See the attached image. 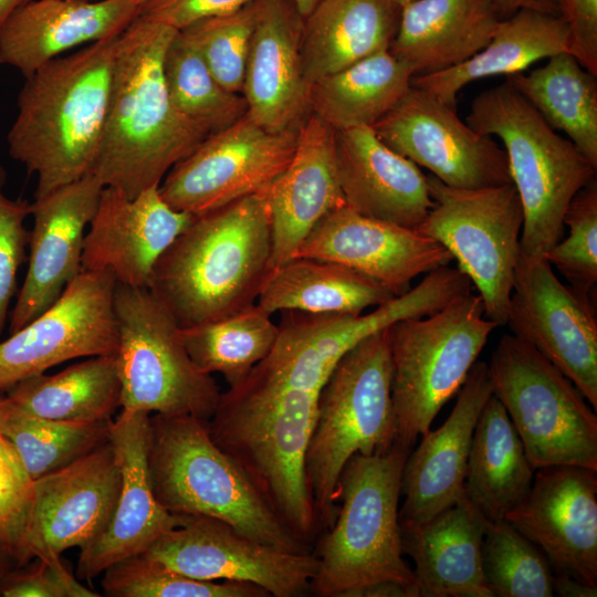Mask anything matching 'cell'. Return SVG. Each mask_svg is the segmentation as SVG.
I'll return each instance as SVG.
<instances>
[{
  "label": "cell",
  "mask_w": 597,
  "mask_h": 597,
  "mask_svg": "<svg viewBox=\"0 0 597 597\" xmlns=\"http://www.w3.org/2000/svg\"><path fill=\"white\" fill-rule=\"evenodd\" d=\"M178 30L139 14L122 33L106 123L90 174L129 198L211 135L174 105L164 57Z\"/></svg>",
  "instance_id": "obj_1"
},
{
  "label": "cell",
  "mask_w": 597,
  "mask_h": 597,
  "mask_svg": "<svg viewBox=\"0 0 597 597\" xmlns=\"http://www.w3.org/2000/svg\"><path fill=\"white\" fill-rule=\"evenodd\" d=\"M121 35L42 65L18 96L8 150L36 177L34 198L91 172L112 95Z\"/></svg>",
  "instance_id": "obj_2"
},
{
  "label": "cell",
  "mask_w": 597,
  "mask_h": 597,
  "mask_svg": "<svg viewBox=\"0 0 597 597\" xmlns=\"http://www.w3.org/2000/svg\"><path fill=\"white\" fill-rule=\"evenodd\" d=\"M266 192L195 216L156 263L149 290L181 328L256 303L270 271Z\"/></svg>",
  "instance_id": "obj_3"
},
{
  "label": "cell",
  "mask_w": 597,
  "mask_h": 597,
  "mask_svg": "<svg viewBox=\"0 0 597 597\" xmlns=\"http://www.w3.org/2000/svg\"><path fill=\"white\" fill-rule=\"evenodd\" d=\"M318 392L229 388L207 421L214 443L242 469L302 542L322 528L307 483L306 452Z\"/></svg>",
  "instance_id": "obj_4"
},
{
  "label": "cell",
  "mask_w": 597,
  "mask_h": 597,
  "mask_svg": "<svg viewBox=\"0 0 597 597\" xmlns=\"http://www.w3.org/2000/svg\"><path fill=\"white\" fill-rule=\"evenodd\" d=\"M410 450L395 442L383 453L354 454L344 465L337 482L338 512L315 554L314 595L353 597L384 580L417 585L402 557L399 524L402 470Z\"/></svg>",
  "instance_id": "obj_5"
},
{
  "label": "cell",
  "mask_w": 597,
  "mask_h": 597,
  "mask_svg": "<svg viewBox=\"0 0 597 597\" xmlns=\"http://www.w3.org/2000/svg\"><path fill=\"white\" fill-rule=\"evenodd\" d=\"M208 420L150 416L149 471L157 501L176 515H203L259 543L310 553L277 517L242 469L212 440Z\"/></svg>",
  "instance_id": "obj_6"
},
{
  "label": "cell",
  "mask_w": 597,
  "mask_h": 597,
  "mask_svg": "<svg viewBox=\"0 0 597 597\" xmlns=\"http://www.w3.org/2000/svg\"><path fill=\"white\" fill-rule=\"evenodd\" d=\"M465 122L501 139L524 213L521 253L544 256L563 238L567 207L597 167L506 81L476 95Z\"/></svg>",
  "instance_id": "obj_7"
},
{
  "label": "cell",
  "mask_w": 597,
  "mask_h": 597,
  "mask_svg": "<svg viewBox=\"0 0 597 597\" xmlns=\"http://www.w3.org/2000/svg\"><path fill=\"white\" fill-rule=\"evenodd\" d=\"M389 327L348 350L318 392L306 476L325 531L338 512L337 482L347 461L386 452L396 442Z\"/></svg>",
  "instance_id": "obj_8"
},
{
  "label": "cell",
  "mask_w": 597,
  "mask_h": 597,
  "mask_svg": "<svg viewBox=\"0 0 597 597\" xmlns=\"http://www.w3.org/2000/svg\"><path fill=\"white\" fill-rule=\"evenodd\" d=\"M471 286L459 269L446 265L368 314L281 312L272 350L232 388L320 392L339 359L363 339L401 320L433 314Z\"/></svg>",
  "instance_id": "obj_9"
},
{
  "label": "cell",
  "mask_w": 597,
  "mask_h": 597,
  "mask_svg": "<svg viewBox=\"0 0 597 597\" xmlns=\"http://www.w3.org/2000/svg\"><path fill=\"white\" fill-rule=\"evenodd\" d=\"M498 325L471 292L389 327L396 442L412 448L457 394Z\"/></svg>",
  "instance_id": "obj_10"
},
{
  "label": "cell",
  "mask_w": 597,
  "mask_h": 597,
  "mask_svg": "<svg viewBox=\"0 0 597 597\" xmlns=\"http://www.w3.org/2000/svg\"><path fill=\"white\" fill-rule=\"evenodd\" d=\"M492 392L505 408L534 470H597V416L579 389L531 344L506 334L488 365Z\"/></svg>",
  "instance_id": "obj_11"
},
{
  "label": "cell",
  "mask_w": 597,
  "mask_h": 597,
  "mask_svg": "<svg viewBox=\"0 0 597 597\" xmlns=\"http://www.w3.org/2000/svg\"><path fill=\"white\" fill-rule=\"evenodd\" d=\"M114 312L121 408L209 420L222 392L191 360L166 306L147 287L116 284Z\"/></svg>",
  "instance_id": "obj_12"
},
{
  "label": "cell",
  "mask_w": 597,
  "mask_h": 597,
  "mask_svg": "<svg viewBox=\"0 0 597 597\" xmlns=\"http://www.w3.org/2000/svg\"><path fill=\"white\" fill-rule=\"evenodd\" d=\"M427 181L433 206L416 229L457 260L476 287L485 316L506 325L524 222L514 185L455 188L432 175Z\"/></svg>",
  "instance_id": "obj_13"
},
{
  "label": "cell",
  "mask_w": 597,
  "mask_h": 597,
  "mask_svg": "<svg viewBox=\"0 0 597 597\" xmlns=\"http://www.w3.org/2000/svg\"><path fill=\"white\" fill-rule=\"evenodd\" d=\"M298 127L273 133L247 112L172 166L159 191L170 207L193 216L263 192L290 164Z\"/></svg>",
  "instance_id": "obj_14"
},
{
  "label": "cell",
  "mask_w": 597,
  "mask_h": 597,
  "mask_svg": "<svg viewBox=\"0 0 597 597\" xmlns=\"http://www.w3.org/2000/svg\"><path fill=\"white\" fill-rule=\"evenodd\" d=\"M506 325L558 368L596 410L595 295L561 282L545 256L521 253Z\"/></svg>",
  "instance_id": "obj_15"
},
{
  "label": "cell",
  "mask_w": 597,
  "mask_h": 597,
  "mask_svg": "<svg viewBox=\"0 0 597 597\" xmlns=\"http://www.w3.org/2000/svg\"><path fill=\"white\" fill-rule=\"evenodd\" d=\"M115 286L109 273L82 270L50 307L0 342V394L61 363L116 354Z\"/></svg>",
  "instance_id": "obj_16"
},
{
  "label": "cell",
  "mask_w": 597,
  "mask_h": 597,
  "mask_svg": "<svg viewBox=\"0 0 597 597\" xmlns=\"http://www.w3.org/2000/svg\"><path fill=\"white\" fill-rule=\"evenodd\" d=\"M143 554L187 577L253 584L273 597L311 591L318 568L311 552H287L259 543L203 515H180L179 524Z\"/></svg>",
  "instance_id": "obj_17"
},
{
  "label": "cell",
  "mask_w": 597,
  "mask_h": 597,
  "mask_svg": "<svg viewBox=\"0 0 597 597\" xmlns=\"http://www.w3.org/2000/svg\"><path fill=\"white\" fill-rule=\"evenodd\" d=\"M371 128L389 148L443 184L476 189L510 184L505 150L431 93L410 86Z\"/></svg>",
  "instance_id": "obj_18"
},
{
  "label": "cell",
  "mask_w": 597,
  "mask_h": 597,
  "mask_svg": "<svg viewBox=\"0 0 597 597\" xmlns=\"http://www.w3.org/2000/svg\"><path fill=\"white\" fill-rule=\"evenodd\" d=\"M505 520L542 549L558 574L597 586V470H535L530 492Z\"/></svg>",
  "instance_id": "obj_19"
},
{
  "label": "cell",
  "mask_w": 597,
  "mask_h": 597,
  "mask_svg": "<svg viewBox=\"0 0 597 597\" xmlns=\"http://www.w3.org/2000/svg\"><path fill=\"white\" fill-rule=\"evenodd\" d=\"M121 471L109 440L33 481L31 549L44 562L88 547L107 527L121 491Z\"/></svg>",
  "instance_id": "obj_20"
},
{
  "label": "cell",
  "mask_w": 597,
  "mask_h": 597,
  "mask_svg": "<svg viewBox=\"0 0 597 597\" xmlns=\"http://www.w3.org/2000/svg\"><path fill=\"white\" fill-rule=\"evenodd\" d=\"M193 218L170 207L159 186L134 198L104 187L84 237L82 270L107 272L116 284L148 289L156 263Z\"/></svg>",
  "instance_id": "obj_21"
},
{
  "label": "cell",
  "mask_w": 597,
  "mask_h": 597,
  "mask_svg": "<svg viewBox=\"0 0 597 597\" xmlns=\"http://www.w3.org/2000/svg\"><path fill=\"white\" fill-rule=\"evenodd\" d=\"M295 256L347 265L377 281L395 296L408 292L415 277L453 260L442 244L417 229L365 217L346 206L324 216Z\"/></svg>",
  "instance_id": "obj_22"
},
{
  "label": "cell",
  "mask_w": 597,
  "mask_h": 597,
  "mask_svg": "<svg viewBox=\"0 0 597 597\" xmlns=\"http://www.w3.org/2000/svg\"><path fill=\"white\" fill-rule=\"evenodd\" d=\"M108 440L121 471V491L107 527L80 553V579L92 580L115 563L145 553L180 522V515L168 512L154 494L148 461L150 413L122 409L109 423Z\"/></svg>",
  "instance_id": "obj_23"
},
{
  "label": "cell",
  "mask_w": 597,
  "mask_h": 597,
  "mask_svg": "<svg viewBox=\"0 0 597 597\" xmlns=\"http://www.w3.org/2000/svg\"><path fill=\"white\" fill-rule=\"evenodd\" d=\"M103 188L87 174L34 198L28 269L10 312V334L50 307L82 271L84 237Z\"/></svg>",
  "instance_id": "obj_24"
},
{
  "label": "cell",
  "mask_w": 597,
  "mask_h": 597,
  "mask_svg": "<svg viewBox=\"0 0 597 597\" xmlns=\"http://www.w3.org/2000/svg\"><path fill=\"white\" fill-rule=\"evenodd\" d=\"M489 366L475 362L442 426L409 452L401 478L400 526H416L464 496L467 463L479 416L492 395Z\"/></svg>",
  "instance_id": "obj_25"
},
{
  "label": "cell",
  "mask_w": 597,
  "mask_h": 597,
  "mask_svg": "<svg viewBox=\"0 0 597 597\" xmlns=\"http://www.w3.org/2000/svg\"><path fill=\"white\" fill-rule=\"evenodd\" d=\"M256 2L242 96L254 122L280 133L298 127L311 113L301 54L304 18L292 0Z\"/></svg>",
  "instance_id": "obj_26"
},
{
  "label": "cell",
  "mask_w": 597,
  "mask_h": 597,
  "mask_svg": "<svg viewBox=\"0 0 597 597\" xmlns=\"http://www.w3.org/2000/svg\"><path fill=\"white\" fill-rule=\"evenodd\" d=\"M265 192L271 221V271L295 255L324 216L346 206L336 169L335 130L310 113L298 127L290 164Z\"/></svg>",
  "instance_id": "obj_27"
},
{
  "label": "cell",
  "mask_w": 597,
  "mask_h": 597,
  "mask_svg": "<svg viewBox=\"0 0 597 597\" xmlns=\"http://www.w3.org/2000/svg\"><path fill=\"white\" fill-rule=\"evenodd\" d=\"M140 12L136 0H30L0 31V64L25 78L73 49L122 34Z\"/></svg>",
  "instance_id": "obj_28"
},
{
  "label": "cell",
  "mask_w": 597,
  "mask_h": 597,
  "mask_svg": "<svg viewBox=\"0 0 597 597\" xmlns=\"http://www.w3.org/2000/svg\"><path fill=\"white\" fill-rule=\"evenodd\" d=\"M335 160L346 207L359 214L416 229L433 206L427 175L371 127L335 132Z\"/></svg>",
  "instance_id": "obj_29"
},
{
  "label": "cell",
  "mask_w": 597,
  "mask_h": 597,
  "mask_svg": "<svg viewBox=\"0 0 597 597\" xmlns=\"http://www.w3.org/2000/svg\"><path fill=\"white\" fill-rule=\"evenodd\" d=\"M488 520L467 499L416 526H400L420 597H493L482 572Z\"/></svg>",
  "instance_id": "obj_30"
},
{
  "label": "cell",
  "mask_w": 597,
  "mask_h": 597,
  "mask_svg": "<svg viewBox=\"0 0 597 597\" xmlns=\"http://www.w3.org/2000/svg\"><path fill=\"white\" fill-rule=\"evenodd\" d=\"M501 15L492 0H407L389 51L415 76L441 72L481 51Z\"/></svg>",
  "instance_id": "obj_31"
},
{
  "label": "cell",
  "mask_w": 597,
  "mask_h": 597,
  "mask_svg": "<svg viewBox=\"0 0 597 597\" xmlns=\"http://www.w3.org/2000/svg\"><path fill=\"white\" fill-rule=\"evenodd\" d=\"M402 0H322L304 19L301 54L306 82L389 50Z\"/></svg>",
  "instance_id": "obj_32"
},
{
  "label": "cell",
  "mask_w": 597,
  "mask_h": 597,
  "mask_svg": "<svg viewBox=\"0 0 597 597\" xmlns=\"http://www.w3.org/2000/svg\"><path fill=\"white\" fill-rule=\"evenodd\" d=\"M570 52V34L562 15L519 10L501 20L489 43L448 70L412 77L411 85L455 107L458 93L473 81L523 72L536 61Z\"/></svg>",
  "instance_id": "obj_33"
},
{
  "label": "cell",
  "mask_w": 597,
  "mask_h": 597,
  "mask_svg": "<svg viewBox=\"0 0 597 597\" xmlns=\"http://www.w3.org/2000/svg\"><path fill=\"white\" fill-rule=\"evenodd\" d=\"M535 470L507 412L492 394L476 421L464 480L467 499L490 522L526 498Z\"/></svg>",
  "instance_id": "obj_34"
},
{
  "label": "cell",
  "mask_w": 597,
  "mask_h": 597,
  "mask_svg": "<svg viewBox=\"0 0 597 597\" xmlns=\"http://www.w3.org/2000/svg\"><path fill=\"white\" fill-rule=\"evenodd\" d=\"M395 297L371 277L337 262L295 256L271 270L256 305L268 314H360Z\"/></svg>",
  "instance_id": "obj_35"
},
{
  "label": "cell",
  "mask_w": 597,
  "mask_h": 597,
  "mask_svg": "<svg viewBox=\"0 0 597 597\" xmlns=\"http://www.w3.org/2000/svg\"><path fill=\"white\" fill-rule=\"evenodd\" d=\"M412 70L389 50L310 85V109L335 132L371 127L411 86Z\"/></svg>",
  "instance_id": "obj_36"
},
{
  "label": "cell",
  "mask_w": 597,
  "mask_h": 597,
  "mask_svg": "<svg viewBox=\"0 0 597 597\" xmlns=\"http://www.w3.org/2000/svg\"><path fill=\"white\" fill-rule=\"evenodd\" d=\"M6 398L38 417L93 423L112 420L121 407L116 355H100L73 364L53 375L27 378L7 391Z\"/></svg>",
  "instance_id": "obj_37"
},
{
  "label": "cell",
  "mask_w": 597,
  "mask_h": 597,
  "mask_svg": "<svg viewBox=\"0 0 597 597\" xmlns=\"http://www.w3.org/2000/svg\"><path fill=\"white\" fill-rule=\"evenodd\" d=\"M570 52L548 57L528 73L506 76L509 82L555 130L597 167V81Z\"/></svg>",
  "instance_id": "obj_38"
},
{
  "label": "cell",
  "mask_w": 597,
  "mask_h": 597,
  "mask_svg": "<svg viewBox=\"0 0 597 597\" xmlns=\"http://www.w3.org/2000/svg\"><path fill=\"white\" fill-rule=\"evenodd\" d=\"M277 324L256 304L235 314L181 328V337L195 365L206 374L219 373L232 388L272 350Z\"/></svg>",
  "instance_id": "obj_39"
},
{
  "label": "cell",
  "mask_w": 597,
  "mask_h": 597,
  "mask_svg": "<svg viewBox=\"0 0 597 597\" xmlns=\"http://www.w3.org/2000/svg\"><path fill=\"white\" fill-rule=\"evenodd\" d=\"M109 421H57L29 413L0 394V434L34 481L59 470L108 440Z\"/></svg>",
  "instance_id": "obj_40"
},
{
  "label": "cell",
  "mask_w": 597,
  "mask_h": 597,
  "mask_svg": "<svg viewBox=\"0 0 597 597\" xmlns=\"http://www.w3.org/2000/svg\"><path fill=\"white\" fill-rule=\"evenodd\" d=\"M164 74L176 108L210 134L231 125L248 111L242 94L230 92L218 82L179 30L167 48Z\"/></svg>",
  "instance_id": "obj_41"
},
{
  "label": "cell",
  "mask_w": 597,
  "mask_h": 597,
  "mask_svg": "<svg viewBox=\"0 0 597 597\" xmlns=\"http://www.w3.org/2000/svg\"><path fill=\"white\" fill-rule=\"evenodd\" d=\"M482 572L493 597H552V566L542 549L509 521H488Z\"/></svg>",
  "instance_id": "obj_42"
},
{
  "label": "cell",
  "mask_w": 597,
  "mask_h": 597,
  "mask_svg": "<svg viewBox=\"0 0 597 597\" xmlns=\"http://www.w3.org/2000/svg\"><path fill=\"white\" fill-rule=\"evenodd\" d=\"M111 597H269L261 587L230 580L187 577L145 554L115 563L103 572Z\"/></svg>",
  "instance_id": "obj_43"
},
{
  "label": "cell",
  "mask_w": 597,
  "mask_h": 597,
  "mask_svg": "<svg viewBox=\"0 0 597 597\" xmlns=\"http://www.w3.org/2000/svg\"><path fill=\"white\" fill-rule=\"evenodd\" d=\"M258 2L240 10L195 22L179 30L197 49L218 82L242 94Z\"/></svg>",
  "instance_id": "obj_44"
},
{
  "label": "cell",
  "mask_w": 597,
  "mask_h": 597,
  "mask_svg": "<svg viewBox=\"0 0 597 597\" xmlns=\"http://www.w3.org/2000/svg\"><path fill=\"white\" fill-rule=\"evenodd\" d=\"M568 235L544 255L574 289L595 295L597 283V182L594 179L570 200L564 216Z\"/></svg>",
  "instance_id": "obj_45"
},
{
  "label": "cell",
  "mask_w": 597,
  "mask_h": 597,
  "mask_svg": "<svg viewBox=\"0 0 597 597\" xmlns=\"http://www.w3.org/2000/svg\"><path fill=\"white\" fill-rule=\"evenodd\" d=\"M33 505V480L0 434V554L19 567L34 558L30 543Z\"/></svg>",
  "instance_id": "obj_46"
},
{
  "label": "cell",
  "mask_w": 597,
  "mask_h": 597,
  "mask_svg": "<svg viewBox=\"0 0 597 597\" xmlns=\"http://www.w3.org/2000/svg\"><path fill=\"white\" fill-rule=\"evenodd\" d=\"M6 170L0 166V335L6 326L17 276L25 258L30 231L25 220L31 216V203L11 199L4 193Z\"/></svg>",
  "instance_id": "obj_47"
},
{
  "label": "cell",
  "mask_w": 597,
  "mask_h": 597,
  "mask_svg": "<svg viewBox=\"0 0 597 597\" xmlns=\"http://www.w3.org/2000/svg\"><path fill=\"white\" fill-rule=\"evenodd\" d=\"M0 596L4 597H96L93 590L80 584L61 559L35 566L17 567L0 582Z\"/></svg>",
  "instance_id": "obj_48"
},
{
  "label": "cell",
  "mask_w": 597,
  "mask_h": 597,
  "mask_svg": "<svg viewBox=\"0 0 597 597\" xmlns=\"http://www.w3.org/2000/svg\"><path fill=\"white\" fill-rule=\"evenodd\" d=\"M253 0H155L140 15L165 23L176 30L214 17L233 13Z\"/></svg>",
  "instance_id": "obj_49"
},
{
  "label": "cell",
  "mask_w": 597,
  "mask_h": 597,
  "mask_svg": "<svg viewBox=\"0 0 597 597\" xmlns=\"http://www.w3.org/2000/svg\"><path fill=\"white\" fill-rule=\"evenodd\" d=\"M570 34V53L597 75V0H557Z\"/></svg>",
  "instance_id": "obj_50"
},
{
  "label": "cell",
  "mask_w": 597,
  "mask_h": 597,
  "mask_svg": "<svg viewBox=\"0 0 597 597\" xmlns=\"http://www.w3.org/2000/svg\"><path fill=\"white\" fill-rule=\"evenodd\" d=\"M353 597H420V594L417 585L384 580L356 590Z\"/></svg>",
  "instance_id": "obj_51"
},
{
  "label": "cell",
  "mask_w": 597,
  "mask_h": 597,
  "mask_svg": "<svg viewBox=\"0 0 597 597\" xmlns=\"http://www.w3.org/2000/svg\"><path fill=\"white\" fill-rule=\"evenodd\" d=\"M553 593L559 597H596L597 586L584 583L566 574H557L553 577Z\"/></svg>",
  "instance_id": "obj_52"
},
{
  "label": "cell",
  "mask_w": 597,
  "mask_h": 597,
  "mask_svg": "<svg viewBox=\"0 0 597 597\" xmlns=\"http://www.w3.org/2000/svg\"><path fill=\"white\" fill-rule=\"evenodd\" d=\"M501 14H513L523 9L535 10L548 14H559L557 0H492Z\"/></svg>",
  "instance_id": "obj_53"
},
{
  "label": "cell",
  "mask_w": 597,
  "mask_h": 597,
  "mask_svg": "<svg viewBox=\"0 0 597 597\" xmlns=\"http://www.w3.org/2000/svg\"><path fill=\"white\" fill-rule=\"evenodd\" d=\"M28 1L30 0H0V31L11 14Z\"/></svg>",
  "instance_id": "obj_54"
},
{
  "label": "cell",
  "mask_w": 597,
  "mask_h": 597,
  "mask_svg": "<svg viewBox=\"0 0 597 597\" xmlns=\"http://www.w3.org/2000/svg\"><path fill=\"white\" fill-rule=\"evenodd\" d=\"M298 13L305 19L322 0H292Z\"/></svg>",
  "instance_id": "obj_55"
},
{
  "label": "cell",
  "mask_w": 597,
  "mask_h": 597,
  "mask_svg": "<svg viewBox=\"0 0 597 597\" xmlns=\"http://www.w3.org/2000/svg\"><path fill=\"white\" fill-rule=\"evenodd\" d=\"M19 567V565L10 557L0 554V582L12 569Z\"/></svg>",
  "instance_id": "obj_56"
},
{
  "label": "cell",
  "mask_w": 597,
  "mask_h": 597,
  "mask_svg": "<svg viewBox=\"0 0 597 597\" xmlns=\"http://www.w3.org/2000/svg\"><path fill=\"white\" fill-rule=\"evenodd\" d=\"M136 1L140 6L142 10H143L146 6H148L149 3H151L155 0H136Z\"/></svg>",
  "instance_id": "obj_57"
},
{
  "label": "cell",
  "mask_w": 597,
  "mask_h": 597,
  "mask_svg": "<svg viewBox=\"0 0 597 597\" xmlns=\"http://www.w3.org/2000/svg\"><path fill=\"white\" fill-rule=\"evenodd\" d=\"M86 1H96V0H86Z\"/></svg>",
  "instance_id": "obj_58"
},
{
  "label": "cell",
  "mask_w": 597,
  "mask_h": 597,
  "mask_svg": "<svg viewBox=\"0 0 597 597\" xmlns=\"http://www.w3.org/2000/svg\"><path fill=\"white\" fill-rule=\"evenodd\" d=\"M402 1H407V0H402Z\"/></svg>",
  "instance_id": "obj_59"
}]
</instances>
